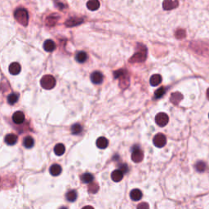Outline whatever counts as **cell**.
<instances>
[{
    "mask_svg": "<svg viewBox=\"0 0 209 209\" xmlns=\"http://www.w3.org/2000/svg\"><path fill=\"white\" fill-rule=\"evenodd\" d=\"M14 18L16 20L22 25L23 26H27L29 23V14L25 8H17L14 11Z\"/></svg>",
    "mask_w": 209,
    "mask_h": 209,
    "instance_id": "obj_1",
    "label": "cell"
},
{
    "mask_svg": "<svg viewBox=\"0 0 209 209\" xmlns=\"http://www.w3.org/2000/svg\"><path fill=\"white\" fill-rule=\"evenodd\" d=\"M147 56V50L145 48V47L143 45L139 46V49L134 55L132 56L129 61L131 63H140V62L145 61Z\"/></svg>",
    "mask_w": 209,
    "mask_h": 209,
    "instance_id": "obj_2",
    "label": "cell"
},
{
    "mask_svg": "<svg viewBox=\"0 0 209 209\" xmlns=\"http://www.w3.org/2000/svg\"><path fill=\"white\" fill-rule=\"evenodd\" d=\"M40 84H41L42 88H44V89L50 90V89H52L56 86V79L53 77L52 75H44L43 77L41 79Z\"/></svg>",
    "mask_w": 209,
    "mask_h": 209,
    "instance_id": "obj_3",
    "label": "cell"
},
{
    "mask_svg": "<svg viewBox=\"0 0 209 209\" xmlns=\"http://www.w3.org/2000/svg\"><path fill=\"white\" fill-rule=\"evenodd\" d=\"M154 145L158 148H162L167 143V138L162 133H159L154 136V140H153Z\"/></svg>",
    "mask_w": 209,
    "mask_h": 209,
    "instance_id": "obj_4",
    "label": "cell"
},
{
    "mask_svg": "<svg viewBox=\"0 0 209 209\" xmlns=\"http://www.w3.org/2000/svg\"><path fill=\"white\" fill-rule=\"evenodd\" d=\"M169 118L165 113H159L155 117V122L159 127H165L168 123Z\"/></svg>",
    "mask_w": 209,
    "mask_h": 209,
    "instance_id": "obj_5",
    "label": "cell"
},
{
    "mask_svg": "<svg viewBox=\"0 0 209 209\" xmlns=\"http://www.w3.org/2000/svg\"><path fill=\"white\" fill-rule=\"evenodd\" d=\"M178 4L177 0H164L163 2V7L164 10L169 11V10H172V9L177 7Z\"/></svg>",
    "mask_w": 209,
    "mask_h": 209,
    "instance_id": "obj_6",
    "label": "cell"
},
{
    "mask_svg": "<svg viewBox=\"0 0 209 209\" xmlns=\"http://www.w3.org/2000/svg\"><path fill=\"white\" fill-rule=\"evenodd\" d=\"M143 159L144 154L142 150H141L140 149H137V150H135L134 151L132 152V160L134 163H141V161L143 160Z\"/></svg>",
    "mask_w": 209,
    "mask_h": 209,
    "instance_id": "obj_7",
    "label": "cell"
},
{
    "mask_svg": "<svg viewBox=\"0 0 209 209\" xmlns=\"http://www.w3.org/2000/svg\"><path fill=\"white\" fill-rule=\"evenodd\" d=\"M83 21H84L83 18L71 17L65 22V25L67 27H75L77 26V25H80V24L83 23Z\"/></svg>",
    "mask_w": 209,
    "mask_h": 209,
    "instance_id": "obj_8",
    "label": "cell"
},
{
    "mask_svg": "<svg viewBox=\"0 0 209 209\" xmlns=\"http://www.w3.org/2000/svg\"><path fill=\"white\" fill-rule=\"evenodd\" d=\"M91 80L93 84H101L103 82V75L99 71H95L91 75Z\"/></svg>",
    "mask_w": 209,
    "mask_h": 209,
    "instance_id": "obj_9",
    "label": "cell"
},
{
    "mask_svg": "<svg viewBox=\"0 0 209 209\" xmlns=\"http://www.w3.org/2000/svg\"><path fill=\"white\" fill-rule=\"evenodd\" d=\"M9 73L12 75H16L18 74H20V70H21V67H20V64L17 62H13L9 66L8 68Z\"/></svg>",
    "mask_w": 209,
    "mask_h": 209,
    "instance_id": "obj_10",
    "label": "cell"
},
{
    "mask_svg": "<svg viewBox=\"0 0 209 209\" xmlns=\"http://www.w3.org/2000/svg\"><path fill=\"white\" fill-rule=\"evenodd\" d=\"M12 120L16 124H21L25 121V115L21 111H17L12 115Z\"/></svg>",
    "mask_w": 209,
    "mask_h": 209,
    "instance_id": "obj_11",
    "label": "cell"
},
{
    "mask_svg": "<svg viewBox=\"0 0 209 209\" xmlns=\"http://www.w3.org/2000/svg\"><path fill=\"white\" fill-rule=\"evenodd\" d=\"M130 198L133 201H138L142 198V192L138 189H132L130 193Z\"/></svg>",
    "mask_w": 209,
    "mask_h": 209,
    "instance_id": "obj_12",
    "label": "cell"
},
{
    "mask_svg": "<svg viewBox=\"0 0 209 209\" xmlns=\"http://www.w3.org/2000/svg\"><path fill=\"white\" fill-rule=\"evenodd\" d=\"M96 145L99 149H106L108 146L109 141L106 137H101L97 139V141H96Z\"/></svg>",
    "mask_w": 209,
    "mask_h": 209,
    "instance_id": "obj_13",
    "label": "cell"
},
{
    "mask_svg": "<svg viewBox=\"0 0 209 209\" xmlns=\"http://www.w3.org/2000/svg\"><path fill=\"white\" fill-rule=\"evenodd\" d=\"M87 7L90 11H97L100 7V2L98 0H89L87 2Z\"/></svg>",
    "mask_w": 209,
    "mask_h": 209,
    "instance_id": "obj_14",
    "label": "cell"
},
{
    "mask_svg": "<svg viewBox=\"0 0 209 209\" xmlns=\"http://www.w3.org/2000/svg\"><path fill=\"white\" fill-rule=\"evenodd\" d=\"M123 177V172L121 170H115L111 173V179L115 182H119Z\"/></svg>",
    "mask_w": 209,
    "mask_h": 209,
    "instance_id": "obj_15",
    "label": "cell"
},
{
    "mask_svg": "<svg viewBox=\"0 0 209 209\" xmlns=\"http://www.w3.org/2000/svg\"><path fill=\"white\" fill-rule=\"evenodd\" d=\"M18 137L15 134H8L5 137V142L8 145H14L17 142Z\"/></svg>",
    "mask_w": 209,
    "mask_h": 209,
    "instance_id": "obj_16",
    "label": "cell"
},
{
    "mask_svg": "<svg viewBox=\"0 0 209 209\" xmlns=\"http://www.w3.org/2000/svg\"><path fill=\"white\" fill-rule=\"evenodd\" d=\"M43 48H44V50L50 52H52V51L55 50L56 43L53 42L52 40H50V39L46 40V41L44 42Z\"/></svg>",
    "mask_w": 209,
    "mask_h": 209,
    "instance_id": "obj_17",
    "label": "cell"
},
{
    "mask_svg": "<svg viewBox=\"0 0 209 209\" xmlns=\"http://www.w3.org/2000/svg\"><path fill=\"white\" fill-rule=\"evenodd\" d=\"M61 167L59 164H53L50 167V173L54 176H59L61 173Z\"/></svg>",
    "mask_w": 209,
    "mask_h": 209,
    "instance_id": "obj_18",
    "label": "cell"
},
{
    "mask_svg": "<svg viewBox=\"0 0 209 209\" xmlns=\"http://www.w3.org/2000/svg\"><path fill=\"white\" fill-rule=\"evenodd\" d=\"M58 19H59V17H58L57 16H56V15L50 16H48V17L47 18L46 25H48V26H50V27L54 26V25L57 23Z\"/></svg>",
    "mask_w": 209,
    "mask_h": 209,
    "instance_id": "obj_19",
    "label": "cell"
},
{
    "mask_svg": "<svg viewBox=\"0 0 209 209\" xmlns=\"http://www.w3.org/2000/svg\"><path fill=\"white\" fill-rule=\"evenodd\" d=\"M161 82H162V77H161V75H152L150 80V84L154 87L158 86L159 84H161Z\"/></svg>",
    "mask_w": 209,
    "mask_h": 209,
    "instance_id": "obj_20",
    "label": "cell"
},
{
    "mask_svg": "<svg viewBox=\"0 0 209 209\" xmlns=\"http://www.w3.org/2000/svg\"><path fill=\"white\" fill-rule=\"evenodd\" d=\"M66 151V147L63 144H57L54 147V153H55L57 156H61L62 154H64Z\"/></svg>",
    "mask_w": 209,
    "mask_h": 209,
    "instance_id": "obj_21",
    "label": "cell"
},
{
    "mask_svg": "<svg viewBox=\"0 0 209 209\" xmlns=\"http://www.w3.org/2000/svg\"><path fill=\"white\" fill-rule=\"evenodd\" d=\"M23 145L26 149H30L34 146V141L33 137L29 136V137H26L24 139L23 141Z\"/></svg>",
    "mask_w": 209,
    "mask_h": 209,
    "instance_id": "obj_22",
    "label": "cell"
},
{
    "mask_svg": "<svg viewBox=\"0 0 209 209\" xmlns=\"http://www.w3.org/2000/svg\"><path fill=\"white\" fill-rule=\"evenodd\" d=\"M182 99L183 96L182 94L180 93H172V97H171V101H172L173 104H175V105H177V104H178Z\"/></svg>",
    "mask_w": 209,
    "mask_h": 209,
    "instance_id": "obj_23",
    "label": "cell"
},
{
    "mask_svg": "<svg viewBox=\"0 0 209 209\" xmlns=\"http://www.w3.org/2000/svg\"><path fill=\"white\" fill-rule=\"evenodd\" d=\"M75 59L78 62L80 63H84L88 60V55H87L86 52H80L76 54V57H75Z\"/></svg>",
    "mask_w": 209,
    "mask_h": 209,
    "instance_id": "obj_24",
    "label": "cell"
},
{
    "mask_svg": "<svg viewBox=\"0 0 209 209\" xmlns=\"http://www.w3.org/2000/svg\"><path fill=\"white\" fill-rule=\"evenodd\" d=\"M66 199L69 202H75L77 199V192L75 191V190H70L66 194Z\"/></svg>",
    "mask_w": 209,
    "mask_h": 209,
    "instance_id": "obj_25",
    "label": "cell"
},
{
    "mask_svg": "<svg viewBox=\"0 0 209 209\" xmlns=\"http://www.w3.org/2000/svg\"><path fill=\"white\" fill-rule=\"evenodd\" d=\"M93 179H94V177H93V175L91 173H88V172L83 174L81 176V180L84 183H86V184L93 182Z\"/></svg>",
    "mask_w": 209,
    "mask_h": 209,
    "instance_id": "obj_26",
    "label": "cell"
},
{
    "mask_svg": "<svg viewBox=\"0 0 209 209\" xmlns=\"http://www.w3.org/2000/svg\"><path fill=\"white\" fill-rule=\"evenodd\" d=\"M19 99V95L16 93H11L7 97V102L10 105H14L18 101Z\"/></svg>",
    "mask_w": 209,
    "mask_h": 209,
    "instance_id": "obj_27",
    "label": "cell"
},
{
    "mask_svg": "<svg viewBox=\"0 0 209 209\" xmlns=\"http://www.w3.org/2000/svg\"><path fill=\"white\" fill-rule=\"evenodd\" d=\"M82 131H83V128H82L81 125L79 124V123H76L75 125H73L72 128H71V132L74 135H79L80 133H81Z\"/></svg>",
    "mask_w": 209,
    "mask_h": 209,
    "instance_id": "obj_28",
    "label": "cell"
},
{
    "mask_svg": "<svg viewBox=\"0 0 209 209\" xmlns=\"http://www.w3.org/2000/svg\"><path fill=\"white\" fill-rule=\"evenodd\" d=\"M99 189V186L97 183H91L90 185H88V191L90 192L91 194H96Z\"/></svg>",
    "mask_w": 209,
    "mask_h": 209,
    "instance_id": "obj_29",
    "label": "cell"
},
{
    "mask_svg": "<svg viewBox=\"0 0 209 209\" xmlns=\"http://www.w3.org/2000/svg\"><path fill=\"white\" fill-rule=\"evenodd\" d=\"M195 167L198 172H204L207 166H206V163H203V162H198L196 163Z\"/></svg>",
    "mask_w": 209,
    "mask_h": 209,
    "instance_id": "obj_30",
    "label": "cell"
},
{
    "mask_svg": "<svg viewBox=\"0 0 209 209\" xmlns=\"http://www.w3.org/2000/svg\"><path fill=\"white\" fill-rule=\"evenodd\" d=\"M164 94H165V88H159V89L154 93V96H155L156 98H160V97H163Z\"/></svg>",
    "mask_w": 209,
    "mask_h": 209,
    "instance_id": "obj_31",
    "label": "cell"
},
{
    "mask_svg": "<svg viewBox=\"0 0 209 209\" xmlns=\"http://www.w3.org/2000/svg\"><path fill=\"white\" fill-rule=\"evenodd\" d=\"M185 31L184 30H178L176 32V37L179 39H184L185 37Z\"/></svg>",
    "mask_w": 209,
    "mask_h": 209,
    "instance_id": "obj_32",
    "label": "cell"
},
{
    "mask_svg": "<svg viewBox=\"0 0 209 209\" xmlns=\"http://www.w3.org/2000/svg\"><path fill=\"white\" fill-rule=\"evenodd\" d=\"M137 209H150L147 202H141L137 206Z\"/></svg>",
    "mask_w": 209,
    "mask_h": 209,
    "instance_id": "obj_33",
    "label": "cell"
},
{
    "mask_svg": "<svg viewBox=\"0 0 209 209\" xmlns=\"http://www.w3.org/2000/svg\"><path fill=\"white\" fill-rule=\"evenodd\" d=\"M82 209H94V208H93L92 206H85V207H84Z\"/></svg>",
    "mask_w": 209,
    "mask_h": 209,
    "instance_id": "obj_34",
    "label": "cell"
},
{
    "mask_svg": "<svg viewBox=\"0 0 209 209\" xmlns=\"http://www.w3.org/2000/svg\"><path fill=\"white\" fill-rule=\"evenodd\" d=\"M207 98L209 100V88L207 89Z\"/></svg>",
    "mask_w": 209,
    "mask_h": 209,
    "instance_id": "obj_35",
    "label": "cell"
},
{
    "mask_svg": "<svg viewBox=\"0 0 209 209\" xmlns=\"http://www.w3.org/2000/svg\"><path fill=\"white\" fill-rule=\"evenodd\" d=\"M60 209H67V208H66V207H61Z\"/></svg>",
    "mask_w": 209,
    "mask_h": 209,
    "instance_id": "obj_36",
    "label": "cell"
},
{
    "mask_svg": "<svg viewBox=\"0 0 209 209\" xmlns=\"http://www.w3.org/2000/svg\"><path fill=\"white\" fill-rule=\"evenodd\" d=\"M208 117H209V115H208Z\"/></svg>",
    "mask_w": 209,
    "mask_h": 209,
    "instance_id": "obj_37",
    "label": "cell"
}]
</instances>
